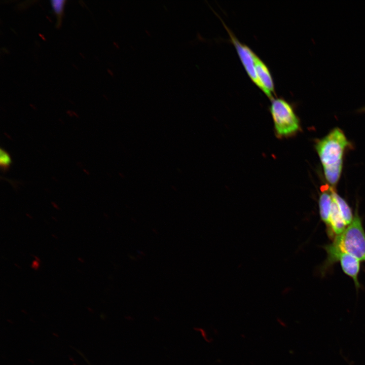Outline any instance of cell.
<instances>
[{"mask_svg":"<svg viewBox=\"0 0 365 365\" xmlns=\"http://www.w3.org/2000/svg\"><path fill=\"white\" fill-rule=\"evenodd\" d=\"M323 248L327 254L321 267V273L323 274L337 262L338 256L342 252L365 262V231L357 207L355 208L352 222L343 233L336 236L331 243L325 245Z\"/></svg>","mask_w":365,"mask_h":365,"instance_id":"cell-1","label":"cell"},{"mask_svg":"<svg viewBox=\"0 0 365 365\" xmlns=\"http://www.w3.org/2000/svg\"><path fill=\"white\" fill-rule=\"evenodd\" d=\"M349 145L343 131L338 127L316 142L315 148L322 164L325 179L332 187H335L340 179L343 155Z\"/></svg>","mask_w":365,"mask_h":365,"instance_id":"cell-2","label":"cell"},{"mask_svg":"<svg viewBox=\"0 0 365 365\" xmlns=\"http://www.w3.org/2000/svg\"><path fill=\"white\" fill-rule=\"evenodd\" d=\"M271 100L269 110L276 136L282 138L295 135L301 126L292 105L281 97H274Z\"/></svg>","mask_w":365,"mask_h":365,"instance_id":"cell-3","label":"cell"},{"mask_svg":"<svg viewBox=\"0 0 365 365\" xmlns=\"http://www.w3.org/2000/svg\"><path fill=\"white\" fill-rule=\"evenodd\" d=\"M227 30L231 41L235 46L239 58L248 75L252 82L258 87L259 82L256 71V58L257 54L246 45L240 42L223 22Z\"/></svg>","mask_w":365,"mask_h":365,"instance_id":"cell-4","label":"cell"},{"mask_svg":"<svg viewBox=\"0 0 365 365\" xmlns=\"http://www.w3.org/2000/svg\"><path fill=\"white\" fill-rule=\"evenodd\" d=\"M256 71L260 88L270 99L274 98V85L271 72L267 65L257 55Z\"/></svg>","mask_w":365,"mask_h":365,"instance_id":"cell-5","label":"cell"},{"mask_svg":"<svg viewBox=\"0 0 365 365\" xmlns=\"http://www.w3.org/2000/svg\"><path fill=\"white\" fill-rule=\"evenodd\" d=\"M337 262H340L344 273L353 280L356 289L360 288L361 285L358 280L360 261L350 254L342 252L338 255Z\"/></svg>","mask_w":365,"mask_h":365,"instance_id":"cell-6","label":"cell"},{"mask_svg":"<svg viewBox=\"0 0 365 365\" xmlns=\"http://www.w3.org/2000/svg\"><path fill=\"white\" fill-rule=\"evenodd\" d=\"M347 226L339 208L333 199L328 224L326 226V232L328 237L332 240L341 234Z\"/></svg>","mask_w":365,"mask_h":365,"instance_id":"cell-7","label":"cell"},{"mask_svg":"<svg viewBox=\"0 0 365 365\" xmlns=\"http://www.w3.org/2000/svg\"><path fill=\"white\" fill-rule=\"evenodd\" d=\"M321 191L318 200L319 215L321 220L325 224H328L330 215L333 202V197L331 191V187Z\"/></svg>","mask_w":365,"mask_h":365,"instance_id":"cell-8","label":"cell"},{"mask_svg":"<svg viewBox=\"0 0 365 365\" xmlns=\"http://www.w3.org/2000/svg\"><path fill=\"white\" fill-rule=\"evenodd\" d=\"M331 191L333 200L336 203L340 213L347 225H349L353 221L354 215L352 210L346 200L331 187Z\"/></svg>","mask_w":365,"mask_h":365,"instance_id":"cell-9","label":"cell"},{"mask_svg":"<svg viewBox=\"0 0 365 365\" xmlns=\"http://www.w3.org/2000/svg\"><path fill=\"white\" fill-rule=\"evenodd\" d=\"M12 159L10 154L4 149L0 150V166L1 170L4 171H8L12 164Z\"/></svg>","mask_w":365,"mask_h":365,"instance_id":"cell-10","label":"cell"},{"mask_svg":"<svg viewBox=\"0 0 365 365\" xmlns=\"http://www.w3.org/2000/svg\"><path fill=\"white\" fill-rule=\"evenodd\" d=\"M50 2L53 12L58 17L60 18L65 1L63 0H52Z\"/></svg>","mask_w":365,"mask_h":365,"instance_id":"cell-11","label":"cell"},{"mask_svg":"<svg viewBox=\"0 0 365 365\" xmlns=\"http://www.w3.org/2000/svg\"><path fill=\"white\" fill-rule=\"evenodd\" d=\"M359 111L360 112H365V106L360 108Z\"/></svg>","mask_w":365,"mask_h":365,"instance_id":"cell-12","label":"cell"}]
</instances>
